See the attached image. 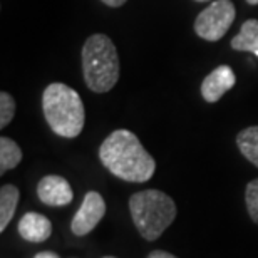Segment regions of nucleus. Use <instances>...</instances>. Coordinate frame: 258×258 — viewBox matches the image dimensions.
Listing matches in <instances>:
<instances>
[{
    "label": "nucleus",
    "instance_id": "1",
    "mask_svg": "<svg viewBox=\"0 0 258 258\" xmlns=\"http://www.w3.org/2000/svg\"><path fill=\"white\" fill-rule=\"evenodd\" d=\"M99 159L107 171L129 183H146L156 171L154 158L127 129H116L102 141Z\"/></svg>",
    "mask_w": 258,
    "mask_h": 258
},
{
    "label": "nucleus",
    "instance_id": "2",
    "mask_svg": "<svg viewBox=\"0 0 258 258\" xmlns=\"http://www.w3.org/2000/svg\"><path fill=\"white\" fill-rule=\"evenodd\" d=\"M44 117L60 138H77L84 129L86 111L79 92L62 82H52L42 94Z\"/></svg>",
    "mask_w": 258,
    "mask_h": 258
},
{
    "label": "nucleus",
    "instance_id": "3",
    "mask_svg": "<svg viewBox=\"0 0 258 258\" xmlns=\"http://www.w3.org/2000/svg\"><path fill=\"white\" fill-rule=\"evenodd\" d=\"M119 55L114 42L106 34H92L82 47V74L92 92L104 94L119 79Z\"/></svg>",
    "mask_w": 258,
    "mask_h": 258
},
{
    "label": "nucleus",
    "instance_id": "4",
    "mask_svg": "<svg viewBox=\"0 0 258 258\" xmlns=\"http://www.w3.org/2000/svg\"><path fill=\"white\" fill-rule=\"evenodd\" d=\"M129 211L139 235L148 241L158 240L176 218L174 200L159 189H143L131 195Z\"/></svg>",
    "mask_w": 258,
    "mask_h": 258
},
{
    "label": "nucleus",
    "instance_id": "5",
    "mask_svg": "<svg viewBox=\"0 0 258 258\" xmlns=\"http://www.w3.org/2000/svg\"><path fill=\"white\" fill-rule=\"evenodd\" d=\"M235 17L236 10L231 0H213L198 14L195 20V32L208 42H216L228 32Z\"/></svg>",
    "mask_w": 258,
    "mask_h": 258
},
{
    "label": "nucleus",
    "instance_id": "6",
    "mask_svg": "<svg viewBox=\"0 0 258 258\" xmlns=\"http://www.w3.org/2000/svg\"><path fill=\"white\" fill-rule=\"evenodd\" d=\"M106 215L104 198L97 191H89L82 200L81 208L77 210L71 221V230L76 236H86L96 228L97 223Z\"/></svg>",
    "mask_w": 258,
    "mask_h": 258
},
{
    "label": "nucleus",
    "instance_id": "7",
    "mask_svg": "<svg viewBox=\"0 0 258 258\" xmlns=\"http://www.w3.org/2000/svg\"><path fill=\"white\" fill-rule=\"evenodd\" d=\"M37 196L47 206H66L74 198V193L66 178L59 174H47L37 184Z\"/></svg>",
    "mask_w": 258,
    "mask_h": 258
},
{
    "label": "nucleus",
    "instance_id": "8",
    "mask_svg": "<svg viewBox=\"0 0 258 258\" xmlns=\"http://www.w3.org/2000/svg\"><path fill=\"white\" fill-rule=\"evenodd\" d=\"M236 84V76L230 66H218L201 82V96L206 102H216Z\"/></svg>",
    "mask_w": 258,
    "mask_h": 258
},
{
    "label": "nucleus",
    "instance_id": "9",
    "mask_svg": "<svg viewBox=\"0 0 258 258\" xmlns=\"http://www.w3.org/2000/svg\"><path fill=\"white\" fill-rule=\"evenodd\" d=\"M19 235L29 243H42L52 235V223L47 216L29 211L19 220Z\"/></svg>",
    "mask_w": 258,
    "mask_h": 258
},
{
    "label": "nucleus",
    "instance_id": "10",
    "mask_svg": "<svg viewBox=\"0 0 258 258\" xmlns=\"http://www.w3.org/2000/svg\"><path fill=\"white\" fill-rule=\"evenodd\" d=\"M231 47L240 52H251L258 57V20L248 19L241 25L240 32L231 39Z\"/></svg>",
    "mask_w": 258,
    "mask_h": 258
},
{
    "label": "nucleus",
    "instance_id": "11",
    "mask_svg": "<svg viewBox=\"0 0 258 258\" xmlns=\"http://www.w3.org/2000/svg\"><path fill=\"white\" fill-rule=\"evenodd\" d=\"M20 200V191L14 184H4L0 189V233L12 221Z\"/></svg>",
    "mask_w": 258,
    "mask_h": 258
},
{
    "label": "nucleus",
    "instance_id": "12",
    "mask_svg": "<svg viewBox=\"0 0 258 258\" xmlns=\"http://www.w3.org/2000/svg\"><path fill=\"white\" fill-rule=\"evenodd\" d=\"M22 161V149L14 139L7 136L0 138V174L14 169Z\"/></svg>",
    "mask_w": 258,
    "mask_h": 258
},
{
    "label": "nucleus",
    "instance_id": "13",
    "mask_svg": "<svg viewBox=\"0 0 258 258\" xmlns=\"http://www.w3.org/2000/svg\"><path fill=\"white\" fill-rule=\"evenodd\" d=\"M236 146L240 153L258 168V126H250L238 133Z\"/></svg>",
    "mask_w": 258,
    "mask_h": 258
},
{
    "label": "nucleus",
    "instance_id": "14",
    "mask_svg": "<svg viewBox=\"0 0 258 258\" xmlns=\"http://www.w3.org/2000/svg\"><path fill=\"white\" fill-rule=\"evenodd\" d=\"M245 203L246 211L253 223L258 225V178L246 184L245 188Z\"/></svg>",
    "mask_w": 258,
    "mask_h": 258
},
{
    "label": "nucleus",
    "instance_id": "15",
    "mask_svg": "<svg viewBox=\"0 0 258 258\" xmlns=\"http://www.w3.org/2000/svg\"><path fill=\"white\" fill-rule=\"evenodd\" d=\"M15 99L9 92H0V127H7L15 116Z\"/></svg>",
    "mask_w": 258,
    "mask_h": 258
},
{
    "label": "nucleus",
    "instance_id": "16",
    "mask_svg": "<svg viewBox=\"0 0 258 258\" xmlns=\"http://www.w3.org/2000/svg\"><path fill=\"white\" fill-rule=\"evenodd\" d=\"M146 258H178V256H174L173 253H169V251H164V250H153Z\"/></svg>",
    "mask_w": 258,
    "mask_h": 258
},
{
    "label": "nucleus",
    "instance_id": "17",
    "mask_svg": "<svg viewBox=\"0 0 258 258\" xmlns=\"http://www.w3.org/2000/svg\"><path fill=\"white\" fill-rule=\"evenodd\" d=\"M102 4H106L107 7H112V9H116V7H121V5H124L127 0H101Z\"/></svg>",
    "mask_w": 258,
    "mask_h": 258
},
{
    "label": "nucleus",
    "instance_id": "18",
    "mask_svg": "<svg viewBox=\"0 0 258 258\" xmlns=\"http://www.w3.org/2000/svg\"><path fill=\"white\" fill-rule=\"evenodd\" d=\"M34 258H60V256L57 253H54V251H39Z\"/></svg>",
    "mask_w": 258,
    "mask_h": 258
},
{
    "label": "nucleus",
    "instance_id": "19",
    "mask_svg": "<svg viewBox=\"0 0 258 258\" xmlns=\"http://www.w3.org/2000/svg\"><path fill=\"white\" fill-rule=\"evenodd\" d=\"M250 5H258V0H246Z\"/></svg>",
    "mask_w": 258,
    "mask_h": 258
},
{
    "label": "nucleus",
    "instance_id": "20",
    "mask_svg": "<svg viewBox=\"0 0 258 258\" xmlns=\"http://www.w3.org/2000/svg\"><path fill=\"white\" fill-rule=\"evenodd\" d=\"M196 2H208V0H196Z\"/></svg>",
    "mask_w": 258,
    "mask_h": 258
},
{
    "label": "nucleus",
    "instance_id": "21",
    "mask_svg": "<svg viewBox=\"0 0 258 258\" xmlns=\"http://www.w3.org/2000/svg\"><path fill=\"white\" fill-rule=\"evenodd\" d=\"M102 258H116V256H102Z\"/></svg>",
    "mask_w": 258,
    "mask_h": 258
}]
</instances>
